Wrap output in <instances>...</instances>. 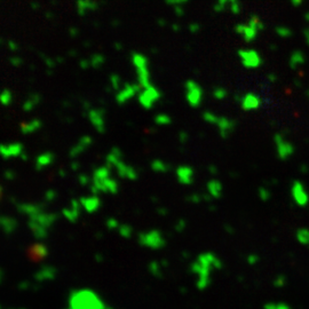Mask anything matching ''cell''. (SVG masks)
I'll return each instance as SVG.
<instances>
[{
    "label": "cell",
    "instance_id": "35",
    "mask_svg": "<svg viewBox=\"0 0 309 309\" xmlns=\"http://www.w3.org/2000/svg\"><path fill=\"white\" fill-rule=\"evenodd\" d=\"M153 121H154V124H157L160 126H166V125L172 124L173 119H172V117L170 115H167V113L161 112V113H157V115L153 117Z\"/></svg>",
    "mask_w": 309,
    "mask_h": 309
},
{
    "label": "cell",
    "instance_id": "62",
    "mask_svg": "<svg viewBox=\"0 0 309 309\" xmlns=\"http://www.w3.org/2000/svg\"><path fill=\"white\" fill-rule=\"evenodd\" d=\"M172 29H173L174 31H179L180 30V25L179 24H173V25H172Z\"/></svg>",
    "mask_w": 309,
    "mask_h": 309
},
{
    "label": "cell",
    "instance_id": "18",
    "mask_svg": "<svg viewBox=\"0 0 309 309\" xmlns=\"http://www.w3.org/2000/svg\"><path fill=\"white\" fill-rule=\"evenodd\" d=\"M29 260L34 262H40L48 257V248L43 243H36L28 249Z\"/></svg>",
    "mask_w": 309,
    "mask_h": 309
},
{
    "label": "cell",
    "instance_id": "9",
    "mask_svg": "<svg viewBox=\"0 0 309 309\" xmlns=\"http://www.w3.org/2000/svg\"><path fill=\"white\" fill-rule=\"evenodd\" d=\"M92 195H99L100 193L116 195L119 192V183L111 176L106 179H93L92 184L89 186Z\"/></svg>",
    "mask_w": 309,
    "mask_h": 309
},
{
    "label": "cell",
    "instance_id": "41",
    "mask_svg": "<svg viewBox=\"0 0 309 309\" xmlns=\"http://www.w3.org/2000/svg\"><path fill=\"white\" fill-rule=\"evenodd\" d=\"M106 226L109 230H116L119 228L120 224H119V221L115 219V218H108L106 221Z\"/></svg>",
    "mask_w": 309,
    "mask_h": 309
},
{
    "label": "cell",
    "instance_id": "34",
    "mask_svg": "<svg viewBox=\"0 0 309 309\" xmlns=\"http://www.w3.org/2000/svg\"><path fill=\"white\" fill-rule=\"evenodd\" d=\"M90 68L93 69H100V68L106 65V56L103 54H94L89 57Z\"/></svg>",
    "mask_w": 309,
    "mask_h": 309
},
{
    "label": "cell",
    "instance_id": "56",
    "mask_svg": "<svg viewBox=\"0 0 309 309\" xmlns=\"http://www.w3.org/2000/svg\"><path fill=\"white\" fill-rule=\"evenodd\" d=\"M208 171H210L211 173H212V174H214V175L218 173V170H217V167H215L214 165H210V166H208Z\"/></svg>",
    "mask_w": 309,
    "mask_h": 309
},
{
    "label": "cell",
    "instance_id": "47",
    "mask_svg": "<svg viewBox=\"0 0 309 309\" xmlns=\"http://www.w3.org/2000/svg\"><path fill=\"white\" fill-rule=\"evenodd\" d=\"M10 63L13 67H21L23 65V60L20 56H12L10 58Z\"/></svg>",
    "mask_w": 309,
    "mask_h": 309
},
{
    "label": "cell",
    "instance_id": "28",
    "mask_svg": "<svg viewBox=\"0 0 309 309\" xmlns=\"http://www.w3.org/2000/svg\"><path fill=\"white\" fill-rule=\"evenodd\" d=\"M120 161H124V153H122L121 150L118 147H113L110 152L107 154L106 157V164L108 166H110L111 169L115 166L117 163H119Z\"/></svg>",
    "mask_w": 309,
    "mask_h": 309
},
{
    "label": "cell",
    "instance_id": "50",
    "mask_svg": "<svg viewBox=\"0 0 309 309\" xmlns=\"http://www.w3.org/2000/svg\"><path fill=\"white\" fill-rule=\"evenodd\" d=\"M7 47H8V49H10V51H12V52H16V51H19V44L17 43H15L14 40H8V43H7Z\"/></svg>",
    "mask_w": 309,
    "mask_h": 309
},
{
    "label": "cell",
    "instance_id": "33",
    "mask_svg": "<svg viewBox=\"0 0 309 309\" xmlns=\"http://www.w3.org/2000/svg\"><path fill=\"white\" fill-rule=\"evenodd\" d=\"M163 269H164V268H163L161 261L153 260V261L150 262L149 266H148L149 272L153 277H156V279H163V275H164V274H163Z\"/></svg>",
    "mask_w": 309,
    "mask_h": 309
},
{
    "label": "cell",
    "instance_id": "39",
    "mask_svg": "<svg viewBox=\"0 0 309 309\" xmlns=\"http://www.w3.org/2000/svg\"><path fill=\"white\" fill-rule=\"evenodd\" d=\"M227 95H228V92L225 88L222 87H217L213 89V98L218 101H221V100H225L227 98Z\"/></svg>",
    "mask_w": 309,
    "mask_h": 309
},
{
    "label": "cell",
    "instance_id": "59",
    "mask_svg": "<svg viewBox=\"0 0 309 309\" xmlns=\"http://www.w3.org/2000/svg\"><path fill=\"white\" fill-rule=\"evenodd\" d=\"M58 174H60L61 178H65V176L67 175V172H66V171H63V170L61 169V170H58Z\"/></svg>",
    "mask_w": 309,
    "mask_h": 309
},
{
    "label": "cell",
    "instance_id": "29",
    "mask_svg": "<svg viewBox=\"0 0 309 309\" xmlns=\"http://www.w3.org/2000/svg\"><path fill=\"white\" fill-rule=\"evenodd\" d=\"M206 190H207V193L211 195L212 198L219 199L222 196V183L219 180L212 179L207 182Z\"/></svg>",
    "mask_w": 309,
    "mask_h": 309
},
{
    "label": "cell",
    "instance_id": "16",
    "mask_svg": "<svg viewBox=\"0 0 309 309\" xmlns=\"http://www.w3.org/2000/svg\"><path fill=\"white\" fill-rule=\"evenodd\" d=\"M93 144V139L92 136L89 135H84L79 138V140L77 141V142L72 145L69 150V157L70 158H77L78 156H80L81 153L85 152L86 150H87L90 145Z\"/></svg>",
    "mask_w": 309,
    "mask_h": 309
},
{
    "label": "cell",
    "instance_id": "55",
    "mask_svg": "<svg viewBox=\"0 0 309 309\" xmlns=\"http://www.w3.org/2000/svg\"><path fill=\"white\" fill-rule=\"evenodd\" d=\"M157 213H158V214H160V215H166L169 212H167L166 208L161 207V208H158V210H157Z\"/></svg>",
    "mask_w": 309,
    "mask_h": 309
},
{
    "label": "cell",
    "instance_id": "36",
    "mask_svg": "<svg viewBox=\"0 0 309 309\" xmlns=\"http://www.w3.org/2000/svg\"><path fill=\"white\" fill-rule=\"evenodd\" d=\"M109 81H110V86H111L112 90H115V92L119 90L120 87L122 86V84H124V81H122L121 77L118 74H111L110 77H109Z\"/></svg>",
    "mask_w": 309,
    "mask_h": 309
},
{
    "label": "cell",
    "instance_id": "25",
    "mask_svg": "<svg viewBox=\"0 0 309 309\" xmlns=\"http://www.w3.org/2000/svg\"><path fill=\"white\" fill-rule=\"evenodd\" d=\"M55 153L52 151H46L42 154H39V156L36 158L35 162V169L36 171H43L44 169H46L49 165H52L54 162H55Z\"/></svg>",
    "mask_w": 309,
    "mask_h": 309
},
{
    "label": "cell",
    "instance_id": "58",
    "mask_svg": "<svg viewBox=\"0 0 309 309\" xmlns=\"http://www.w3.org/2000/svg\"><path fill=\"white\" fill-rule=\"evenodd\" d=\"M161 263H162L163 268H167V267H169V261H167V260H161Z\"/></svg>",
    "mask_w": 309,
    "mask_h": 309
},
{
    "label": "cell",
    "instance_id": "49",
    "mask_svg": "<svg viewBox=\"0 0 309 309\" xmlns=\"http://www.w3.org/2000/svg\"><path fill=\"white\" fill-rule=\"evenodd\" d=\"M201 29H202V25L199 24V23H196V22H194V23L189 24V31H190V33H193V34L199 33V31H201Z\"/></svg>",
    "mask_w": 309,
    "mask_h": 309
},
{
    "label": "cell",
    "instance_id": "2",
    "mask_svg": "<svg viewBox=\"0 0 309 309\" xmlns=\"http://www.w3.org/2000/svg\"><path fill=\"white\" fill-rule=\"evenodd\" d=\"M69 309H112L108 307L98 293L89 289L72 290L69 295Z\"/></svg>",
    "mask_w": 309,
    "mask_h": 309
},
{
    "label": "cell",
    "instance_id": "15",
    "mask_svg": "<svg viewBox=\"0 0 309 309\" xmlns=\"http://www.w3.org/2000/svg\"><path fill=\"white\" fill-rule=\"evenodd\" d=\"M57 276V269L51 265H43L34 274V279L37 283H44V282L54 281Z\"/></svg>",
    "mask_w": 309,
    "mask_h": 309
},
{
    "label": "cell",
    "instance_id": "13",
    "mask_svg": "<svg viewBox=\"0 0 309 309\" xmlns=\"http://www.w3.org/2000/svg\"><path fill=\"white\" fill-rule=\"evenodd\" d=\"M83 205L79 199H72L70 202V206L65 207L62 210V214L66 219L71 222V224H75L77 220L79 219V217L81 215V211H83Z\"/></svg>",
    "mask_w": 309,
    "mask_h": 309
},
{
    "label": "cell",
    "instance_id": "61",
    "mask_svg": "<svg viewBox=\"0 0 309 309\" xmlns=\"http://www.w3.org/2000/svg\"><path fill=\"white\" fill-rule=\"evenodd\" d=\"M95 257H97L95 259H97V260H98L99 262H100V261H103V256H102V254H97V256H95Z\"/></svg>",
    "mask_w": 309,
    "mask_h": 309
},
{
    "label": "cell",
    "instance_id": "51",
    "mask_svg": "<svg viewBox=\"0 0 309 309\" xmlns=\"http://www.w3.org/2000/svg\"><path fill=\"white\" fill-rule=\"evenodd\" d=\"M173 11H174V14L178 17H182L184 15L183 6H175V7H173Z\"/></svg>",
    "mask_w": 309,
    "mask_h": 309
},
{
    "label": "cell",
    "instance_id": "8",
    "mask_svg": "<svg viewBox=\"0 0 309 309\" xmlns=\"http://www.w3.org/2000/svg\"><path fill=\"white\" fill-rule=\"evenodd\" d=\"M186 100L192 108H198L203 102L204 90L196 80L188 79L184 83Z\"/></svg>",
    "mask_w": 309,
    "mask_h": 309
},
{
    "label": "cell",
    "instance_id": "57",
    "mask_svg": "<svg viewBox=\"0 0 309 309\" xmlns=\"http://www.w3.org/2000/svg\"><path fill=\"white\" fill-rule=\"evenodd\" d=\"M70 33H71V37H76V36L78 35V29H77V28H71L70 29Z\"/></svg>",
    "mask_w": 309,
    "mask_h": 309
},
{
    "label": "cell",
    "instance_id": "30",
    "mask_svg": "<svg viewBox=\"0 0 309 309\" xmlns=\"http://www.w3.org/2000/svg\"><path fill=\"white\" fill-rule=\"evenodd\" d=\"M150 167H151V170L153 172H156V173H167V172H170L171 170V165L166 164L164 161L162 160H153L151 162V164H150Z\"/></svg>",
    "mask_w": 309,
    "mask_h": 309
},
{
    "label": "cell",
    "instance_id": "11",
    "mask_svg": "<svg viewBox=\"0 0 309 309\" xmlns=\"http://www.w3.org/2000/svg\"><path fill=\"white\" fill-rule=\"evenodd\" d=\"M86 116H87L89 122L98 133H106V110L103 108H89L87 112H86Z\"/></svg>",
    "mask_w": 309,
    "mask_h": 309
},
{
    "label": "cell",
    "instance_id": "60",
    "mask_svg": "<svg viewBox=\"0 0 309 309\" xmlns=\"http://www.w3.org/2000/svg\"><path fill=\"white\" fill-rule=\"evenodd\" d=\"M20 158H21L22 161H28V158H29V157H28V154H26L25 152H23V153L21 154V157H20Z\"/></svg>",
    "mask_w": 309,
    "mask_h": 309
},
{
    "label": "cell",
    "instance_id": "43",
    "mask_svg": "<svg viewBox=\"0 0 309 309\" xmlns=\"http://www.w3.org/2000/svg\"><path fill=\"white\" fill-rule=\"evenodd\" d=\"M57 197V192L54 189H48L46 193H45V202L51 203L55 201V198Z\"/></svg>",
    "mask_w": 309,
    "mask_h": 309
},
{
    "label": "cell",
    "instance_id": "10",
    "mask_svg": "<svg viewBox=\"0 0 309 309\" xmlns=\"http://www.w3.org/2000/svg\"><path fill=\"white\" fill-rule=\"evenodd\" d=\"M141 86L138 83H124L119 90H117L115 94L116 103L119 106H124L136 95L141 92Z\"/></svg>",
    "mask_w": 309,
    "mask_h": 309
},
{
    "label": "cell",
    "instance_id": "37",
    "mask_svg": "<svg viewBox=\"0 0 309 309\" xmlns=\"http://www.w3.org/2000/svg\"><path fill=\"white\" fill-rule=\"evenodd\" d=\"M118 234H119L122 238L130 239L132 237V235H133V227L127 225V224H120L119 228L117 229Z\"/></svg>",
    "mask_w": 309,
    "mask_h": 309
},
{
    "label": "cell",
    "instance_id": "12",
    "mask_svg": "<svg viewBox=\"0 0 309 309\" xmlns=\"http://www.w3.org/2000/svg\"><path fill=\"white\" fill-rule=\"evenodd\" d=\"M238 56L242 61V65L248 69L257 68L261 63L260 55L256 51H252V49H240L238 52Z\"/></svg>",
    "mask_w": 309,
    "mask_h": 309
},
{
    "label": "cell",
    "instance_id": "7",
    "mask_svg": "<svg viewBox=\"0 0 309 309\" xmlns=\"http://www.w3.org/2000/svg\"><path fill=\"white\" fill-rule=\"evenodd\" d=\"M162 90L152 84L149 87L141 89V92L138 95V101L144 110H151L154 104L162 99Z\"/></svg>",
    "mask_w": 309,
    "mask_h": 309
},
{
    "label": "cell",
    "instance_id": "46",
    "mask_svg": "<svg viewBox=\"0 0 309 309\" xmlns=\"http://www.w3.org/2000/svg\"><path fill=\"white\" fill-rule=\"evenodd\" d=\"M4 178H5L6 180H10V181H13L15 178H16V172L13 171V170H6L5 172H4Z\"/></svg>",
    "mask_w": 309,
    "mask_h": 309
},
{
    "label": "cell",
    "instance_id": "53",
    "mask_svg": "<svg viewBox=\"0 0 309 309\" xmlns=\"http://www.w3.org/2000/svg\"><path fill=\"white\" fill-rule=\"evenodd\" d=\"M79 66H80L81 69H84V70L88 69V68H90L89 58H88V60H87V58H84V60H81V61L79 62Z\"/></svg>",
    "mask_w": 309,
    "mask_h": 309
},
{
    "label": "cell",
    "instance_id": "40",
    "mask_svg": "<svg viewBox=\"0 0 309 309\" xmlns=\"http://www.w3.org/2000/svg\"><path fill=\"white\" fill-rule=\"evenodd\" d=\"M78 182L80 186L86 187V186L92 184L93 178H90V176L86 173H80V174H78Z\"/></svg>",
    "mask_w": 309,
    "mask_h": 309
},
{
    "label": "cell",
    "instance_id": "32",
    "mask_svg": "<svg viewBox=\"0 0 309 309\" xmlns=\"http://www.w3.org/2000/svg\"><path fill=\"white\" fill-rule=\"evenodd\" d=\"M111 176V167L107 164L103 166H99L93 171V179H106Z\"/></svg>",
    "mask_w": 309,
    "mask_h": 309
},
{
    "label": "cell",
    "instance_id": "22",
    "mask_svg": "<svg viewBox=\"0 0 309 309\" xmlns=\"http://www.w3.org/2000/svg\"><path fill=\"white\" fill-rule=\"evenodd\" d=\"M213 10L217 13H222L226 10H229L234 14H237L240 11L238 0H215Z\"/></svg>",
    "mask_w": 309,
    "mask_h": 309
},
{
    "label": "cell",
    "instance_id": "19",
    "mask_svg": "<svg viewBox=\"0 0 309 309\" xmlns=\"http://www.w3.org/2000/svg\"><path fill=\"white\" fill-rule=\"evenodd\" d=\"M16 208L21 214L33 217L45 211V203H16Z\"/></svg>",
    "mask_w": 309,
    "mask_h": 309
},
{
    "label": "cell",
    "instance_id": "23",
    "mask_svg": "<svg viewBox=\"0 0 309 309\" xmlns=\"http://www.w3.org/2000/svg\"><path fill=\"white\" fill-rule=\"evenodd\" d=\"M79 201L83 205L84 210L87 213H94L97 212L100 207L102 206L101 198L98 195H92V196H84L79 198Z\"/></svg>",
    "mask_w": 309,
    "mask_h": 309
},
{
    "label": "cell",
    "instance_id": "17",
    "mask_svg": "<svg viewBox=\"0 0 309 309\" xmlns=\"http://www.w3.org/2000/svg\"><path fill=\"white\" fill-rule=\"evenodd\" d=\"M113 169L116 170L117 175L120 179H129L131 181H135L139 179V173L133 166L127 165L124 161H120L119 163L113 166Z\"/></svg>",
    "mask_w": 309,
    "mask_h": 309
},
{
    "label": "cell",
    "instance_id": "6",
    "mask_svg": "<svg viewBox=\"0 0 309 309\" xmlns=\"http://www.w3.org/2000/svg\"><path fill=\"white\" fill-rule=\"evenodd\" d=\"M138 242L141 246L150 250H161L166 246V239L162 231L158 229H151L149 231H142L138 236Z\"/></svg>",
    "mask_w": 309,
    "mask_h": 309
},
{
    "label": "cell",
    "instance_id": "45",
    "mask_svg": "<svg viewBox=\"0 0 309 309\" xmlns=\"http://www.w3.org/2000/svg\"><path fill=\"white\" fill-rule=\"evenodd\" d=\"M186 228H187V221H186L184 219H180L174 226V229L176 233H182Z\"/></svg>",
    "mask_w": 309,
    "mask_h": 309
},
{
    "label": "cell",
    "instance_id": "42",
    "mask_svg": "<svg viewBox=\"0 0 309 309\" xmlns=\"http://www.w3.org/2000/svg\"><path fill=\"white\" fill-rule=\"evenodd\" d=\"M186 201L189 202V203H193V204H198V203H201L202 201H204V199H203V195L194 193V194L189 195V196L186 197Z\"/></svg>",
    "mask_w": 309,
    "mask_h": 309
},
{
    "label": "cell",
    "instance_id": "31",
    "mask_svg": "<svg viewBox=\"0 0 309 309\" xmlns=\"http://www.w3.org/2000/svg\"><path fill=\"white\" fill-rule=\"evenodd\" d=\"M259 106V100L253 94H248L245 95L243 101H242V107L244 110H250V109H256Z\"/></svg>",
    "mask_w": 309,
    "mask_h": 309
},
{
    "label": "cell",
    "instance_id": "14",
    "mask_svg": "<svg viewBox=\"0 0 309 309\" xmlns=\"http://www.w3.org/2000/svg\"><path fill=\"white\" fill-rule=\"evenodd\" d=\"M0 151H2V156L4 160L7 161L10 160V158H20L21 154L24 152V147L23 144L20 142H12L7 144H2Z\"/></svg>",
    "mask_w": 309,
    "mask_h": 309
},
{
    "label": "cell",
    "instance_id": "1",
    "mask_svg": "<svg viewBox=\"0 0 309 309\" xmlns=\"http://www.w3.org/2000/svg\"><path fill=\"white\" fill-rule=\"evenodd\" d=\"M222 261L215 254L205 252L199 254L196 260L190 265V271L197 276L196 286L199 291L211 285V274L214 269H221Z\"/></svg>",
    "mask_w": 309,
    "mask_h": 309
},
{
    "label": "cell",
    "instance_id": "3",
    "mask_svg": "<svg viewBox=\"0 0 309 309\" xmlns=\"http://www.w3.org/2000/svg\"><path fill=\"white\" fill-rule=\"evenodd\" d=\"M57 220L58 215L56 213L43 211L33 217H29L28 227L36 239L43 240L47 238L48 231L53 228Z\"/></svg>",
    "mask_w": 309,
    "mask_h": 309
},
{
    "label": "cell",
    "instance_id": "5",
    "mask_svg": "<svg viewBox=\"0 0 309 309\" xmlns=\"http://www.w3.org/2000/svg\"><path fill=\"white\" fill-rule=\"evenodd\" d=\"M202 117H203V120L206 121L207 124L215 125L218 127V130H219V134L222 139L228 138L230 132L233 131L235 127V122L231 119H229V118L218 116L214 112H212L210 110L203 111Z\"/></svg>",
    "mask_w": 309,
    "mask_h": 309
},
{
    "label": "cell",
    "instance_id": "20",
    "mask_svg": "<svg viewBox=\"0 0 309 309\" xmlns=\"http://www.w3.org/2000/svg\"><path fill=\"white\" fill-rule=\"evenodd\" d=\"M176 179H178L180 184L183 186H190L194 183L195 172L192 166L188 165H181L175 171Z\"/></svg>",
    "mask_w": 309,
    "mask_h": 309
},
{
    "label": "cell",
    "instance_id": "48",
    "mask_svg": "<svg viewBox=\"0 0 309 309\" xmlns=\"http://www.w3.org/2000/svg\"><path fill=\"white\" fill-rule=\"evenodd\" d=\"M188 140H189V134H188V132L181 131L180 133H179V141H180V143H181V144H186V143L188 142Z\"/></svg>",
    "mask_w": 309,
    "mask_h": 309
},
{
    "label": "cell",
    "instance_id": "4",
    "mask_svg": "<svg viewBox=\"0 0 309 309\" xmlns=\"http://www.w3.org/2000/svg\"><path fill=\"white\" fill-rule=\"evenodd\" d=\"M131 62L134 68L136 79L141 88L149 87L152 85L151 81V71H150L149 58L144 54L140 52H132L131 53Z\"/></svg>",
    "mask_w": 309,
    "mask_h": 309
},
{
    "label": "cell",
    "instance_id": "52",
    "mask_svg": "<svg viewBox=\"0 0 309 309\" xmlns=\"http://www.w3.org/2000/svg\"><path fill=\"white\" fill-rule=\"evenodd\" d=\"M31 286V283L28 281H23L21 282V283H19V285H17V288H19L21 291H26L28 289H30Z\"/></svg>",
    "mask_w": 309,
    "mask_h": 309
},
{
    "label": "cell",
    "instance_id": "44",
    "mask_svg": "<svg viewBox=\"0 0 309 309\" xmlns=\"http://www.w3.org/2000/svg\"><path fill=\"white\" fill-rule=\"evenodd\" d=\"M164 2L166 5H169L171 7H175V6H184L189 0H164Z\"/></svg>",
    "mask_w": 309,
    "mask_h": 309
},
{
    "label": "cell",
    "instance_id": "54",
    "mask_svg": "<svg viewBox=\"0 0 309 309\" xmlns=\"http://www.w3.org/2000/svg\"><path fill=\"white\" fill-rule=\"evenodd\" d=\"M70 167H71V170H72V171L77 172V171H78V170L80 169V163H79V162H77V161L71 162Z\"/></svg>",
    "mask_w": 309,
    "mask_h": 309
},
{
    "label": "cell",
    "instance_id": "26",
    "mask_svg": "<svg viewBox=\"0 0 309 309\" xmlns=\"http://www.w3.org/2000/svg\"><path fill=\"white\" fill-rule=\"evenodd\" d=\"M42 127H43V120L39 119V118H33V119H30L28 121L22 122L20 125V130L22 134L28 135L39 131Z\"/></svg>",
    "mask_w": 309,
    "mask_h": 309
},
{
    "label": "cell",
    "instance_id": "27",
    "mask_svg": "<svg viewBox=\"0 0 309 309\" xmlns=\"http://www.w3.org/2000/svg\"><path fill=\"white\" fill-rule=\"evenodd\" d=\"M42 94L40 93H31L29 94V97L25 99V101L22 104V109H23L24 112H30L33 111L34 109L39 106V103L42 102Z\"/></svg>",
    "mask_w": 309,
    "mask_h": 309
},
{
    "label": "cell",
    "instance_id": "24",
    "mask_svg": "<svg viewBox=\"0 0 309 309\" xmlns=\"http://www.w3.org/2000/svg\"><path fill=\"white\" fill-rule=\"evenodd\" d=\"M0 225H2L4 234L6 236H11L12 234H14L16 229L19 228V221H17L14 217L6 214H4L0 218Z\"/></svg>",
    "mask_w": 309,
    "mask_h": 309
},
{
    "label": "cell",
    "instance_id": "38",
    "mask_svg": "<svg viewBox=\"0 0 309 309\" xmlns=\"http://www.w3.org/2000/svg\"><path fill=\"white\" fill-rule=\"evenodd\" d=\"M0 99H2L3 106H5V107L11 106L12 102H13V93H12V90L8 89V88H4L3 92H2V97H0Z\"/></svg>",
    "mask_w": 309,
    "mask_h": 309
},
{
    "label": "cell",
    "instance_id": "21",
    "mask_svg": "<svg viewBox=\"0 0 309 309\" xmlns=\"http://www.w3.org/2000/svg\"><path fill=\"white\" fill-rule=\"evenodd\" d=\"M99 7L100 4L98 0H76L77 14L81 17L99 10Z\"/></svg>",
    "mask_w": 309,
    "mask_h": 309
}]
</instances>
